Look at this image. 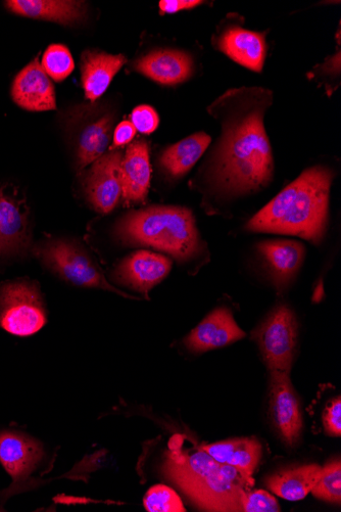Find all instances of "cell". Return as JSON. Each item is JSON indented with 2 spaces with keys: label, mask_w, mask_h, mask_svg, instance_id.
<instances>
[{
  "label": "cell",
  "mask_w": 341,
  "mask_h": 512,
  "mask_svg": "<svg viewBox=\"0 0 341 512\" xmlns=\"http://www.w3.org/2000/svg\"><path fill=\"white\" fill-rule=\"evenodd\" d=\"M332 173L305 171L248 223V230L297 236L319 243L326 229Z\"/></svg>",
  "instance_id": "1"
},
{
  "label": "cell",
  "mask_w": 341,
  "mask_h": 512,
  "mask_svg": "<svg viewBox=\"0 0 341 512\" xmlns=\"http://www.w3.org/2000/svg\"><path fill=\"white\" fill-rule=\"evenodd\" d=\"M167 476L200 508L243 511V499L255 485L253 476L215 460L202 447L192 453H172Z\"/></svg>",
  "instance_id": "2"
},
{
  "label": "cell",
  "mask_w": 341,
  "mask_h": 512,
  "mask_svg": "<svg viewBox=\"0 0 341 512\" xmlns=\"http://www.w3.org/2000/svg\"><path fill=\"white\" fill-rule=\"evenodd\" d=\"M263 119L262 109H255L226 126L216 170L229 192L258 191L271 180L273 158Z\"/></svg>",
  "instance_id": "3"
},
{
  "label": "cell",
  "mask_w": 341,
  "mask_h": 512,
  "mask_svg": "<svg viewBox=\"0 0 341 512\" xmlns=\"http://www.w3.org/2000/svg\"><path fill=\"white\" fill-rule=\"evenodd\" d=\"M117 235L125 243L149 246L179 260L199 252L196 221L191 212L179 207H152L125 216L117 226Z\"/></svg>",
  "instance_id": "4"
},
{
  "label": "cell",
  "mask_w": 341,
  "mask_h": 512,
  "mask_svg": "<svg viewBox=\"0 0 341 512\" xmlns=\"http://www.w3.org/2000/svg\"><path fill=\"white\" fill-rule=\"evenodd\" d=\"M46 323L42 299L31 283L6 284L0 289V327L8 333L28 337Z\"/></svg>",
  "instance_id": "5"
},
{
  "label": "cell",
  "mask_w": 341,
  "mask_h": 512,
  "mask_svg": "<svg viewBox=\"0 0 341 512\" xmlns=\"http://www.w3.org/2000/svg\"><path fill=\"white\" fill-rule=\"evenodd\" d=\"M297 321L289 308L278 307L253 334L270 370L289 372L297 345Z\"/></svg>",
  "instance_id": "6"
},
{
  "label": "cell",
  "mask_w": 341,
  "mask_h": 512,
  "mask_svg": "<svg viewBox=\"0 0 341 512\" xmlns=\"http://www.w3.org/2000/svg\"><path fill=\"white\" fill-rule=\"evenodd\" d=\"M38 255L46 265L76 286L100 288L129 297L109 285L100 268L87 253L72 243H48L38 249Z\"/></svg>",
  "instance_id": "7"
},
{
  "label": "cell",
  "mask_w": 341,
  "mask_h": 512,
  "mask_svg": "<svg viewBox=\"0 0 341 512\" xmlns=\"http://www.w3.org/2000/svg\"><path fill=\"white\" fill-rule=\"evenodd\" d=\"M270 410L283 441L289 446H295L301 437L303 415L289 380V372L271 370Z\"/></svg>",
  "instance_id": "8"
},
{
  "label": "cell",
  "mask_w": 341,
  "mask_h": 512,
  "mask_svg": "<svg viewBox=\"0 0 341 512\" xmlns=\"http://www.w3.org/2000/svg\"><path fill=\"white\" fill-rule=\"evenodd\" d=\"M30 243L29 210L12 186L0 189V258L24 253Z\"/></svg>",
  "instance_id": "9"
},
{
  "label": "cell",
  "mask_w": 341,
  "mask_h": 512,
  "mask_svg": "<svg viewBox=\"0 0 341 512\" xmlns=\"http://www.w3.org/2000/svg\"><path fill=\"white\" fill-rule=\"evenodd\" d=\"M122 153L113 151L96 160L85 180L91 206L100 213L114 210L122 196Z\"/></svg>",
  "instance_id": "10"
},
{
  "label": "cell",
  "mask_w": 341,
  "mask_h": 512,
  "mask_svg": "<svg viewBox=\"0 0 341 512\" xmlns=\"http://www.w3.org/2000/svg\"><path fill=\"white\" fill-rule=\"evenodd\" d=\"M12 98L19 107L27 111L56 110L55 87L38 59L16 76L12 86Z\"/></svg>",
  "instance_id": "11"
},
{
  "label": "cell",
  "mask_w": 341,
  "mask_h": 512,
  "mask_svg": "<svg viewBox=\"0 0 341 512\" xmlns=\"http://www.w3.org/2000/svg\"><path fill=\"white\" fill-rule=\"evenodd\" d=\"M171 261L159 254L138 251L118 266L116 281L141 293L150 292L171 270Z\"/></svg>",
  "instance_id": "12"
},
{
  "label": "cell",
  "mask_w": 341,
  "mask_h": 512,
  "mask_svg": "<svg viewBox=\"0 0 341 512\" xmlns=\"http://www.w3.org/2000/svg\"><path fill=\"white\" fill-rule=\"evenodd\" d=\"M245 337L246 334L238 327L231 312L227 308H218L190 333L184 343L189 351L203 353Z\"/></svg>",
  "instance_id": "13"
},
{
  "label": "cell",
  "mask_w": 341,
  "mask_h": 512,
  "mask_svg": "<svg viewBox=\"0 0 341 512\" xmlns=\"http://www.w3.org/2000/svg\"><path fill=\"white\" fill-rule=\"evenodd\" d=\"M42 456V447L34 439L16 432L0 433V462L14 480L29 476Z\"/></svg>",
  "instance_id": "14"
},
{
  "label": "cell",
  "mask_w": 341,
  "mask_h": 512,
  "mask_svg": "<svg viewBox=\"0 0 341 512\" xmlns=\"http://www.w3.org/2000/svg\"><path fill=\"white\" fill-rule=\"evenodd\" d=\"M151 163L149 146L144 141L131 144L122 161V196L126 203L143 202L149 193Z\"/></svg>",
  "instance_id": "15"
},
{
  "label": "cell",
  "mask_w": 341,
  "mask_h": 512,
  "mask_svg": "<svg viewBox=\"0 0 341 512\" xmlns=\"http://www.w3.org/2000/svg\"><path fill=\"white\" fill-rule=\"evenodd\" d=\"M219 49L231 60L255 72H261L266 57L265 37L241 28L228 29L219 40Z\"/></svg>",
  "instance_id": "16"
},
{
  "label": "cell",
  "mask_w": 341,
  "mask_h": 512,
  "mask_svg": "<svg viewBox=\"0 0 341 512\" xmlns=\"http://www.w3.org/2000/svg\"><path fill=\"white\" fill-rule=\"evenodd\" d=\"M5 4L16 15L64 25L80 22L86 15L84 3L69 0H9Z\"/></svg>",
  "instance_id": "17"
},
{
  "label": "cell",
  "mask_w": 341,
  "mask_h": 512,
  "mask_svg": "<svg viewBox=\"0 0 341 512\" xmlns=\"http://www.w3.org/2000/svg\"><path fill=\"white\" fill-rule=\"evenodd\" d=\"M135 69L160 84L175 85L189 78L192 60L182 52L157 51L137 61Z\"/></svg>",
  "instance_id": "18"
},
{
  "label": "cell",
  "mask_w": 341,
  "mask_h": 512,
  "mask_svg": "<svg viewBox=\"0 0 341 512\" xmlns=\"http://www.w3.org/2000/svg\"><path fill=\"white\" fill-rule=\"evenodd\" d=\"M126 62L121 55L85 52L82 55L81 73L86 98L92 102L101 98Z\"/></svg>",
  "instance_id": "19"
},
{
  "label": "cell",
  "mask_w": 341,
  "mask_h": 512,
  "mask_svg": "<svg viewBox=\"0 0 341 512\" xmlns=\"http://www.w3.org/2000/svg\"><path fill=\"white\" fill-rule=\"evenodd\" d=\"M215 460L232 465L250 476L256 472L263 454L255 438H241L202 446Z\"/></svg>",
  "instance_id": "20"
},
{
  "label": "cell",
  "mask_w": 341,
  "mask_h": 512,
  "mask_svg": "<svg viewBox=\"0 0 341 512\" xmlns=\"http://www.w3.org/2000/svg\"><path fill=\"white\" fill-rule=\"evenodd\" d=\"M268 261L279 291L294 277L304 260V246L292 241H270L259 246Z\"/></svg>",
  "instance_id": "21"
},
{
  "label": "cell",
  "mask_w": 341,
  "mask_h": 512,
  "mask_svg": "<svg viewBox=\"0 0 341 512\" xmlns=\"http://www.w3.org/2000/svg\"><path fill=\"white\" fill-rule=\"evenodd\" d=\"M321 472L318 464L303 465L271 476L267 480V487L287 501H299L312 491Z\"/></svg>",
  "instance_id": "22"
},
{
  "label": "cell",
  "mask_w": 341,
  "mask_h": 512,
  "mask_svg": "<svg viewBox=\"0 0 341 512\" xmlns=\"http://www.w3.org/2000/svg\"><path fill=\"white\" fill-rule=\"evenodd\" d=\"M210 144L211 137L208 134H193L167 149L161 163L172 176H183L196 165Z\"/></svg>",
  "instance_id": "23"
},
{
  "label": "cell",
  "mask_w": 341,
  "mask_h": 512,
  "mask_svg": "<svg viewBox=\"0 0 341 512\" xmlns=\"http://www.w3.org/2000/svg\"><path fill=\"white\" fill-rule=\"evenodd\" d=\"M113 117L108 115L89 125L82 133L78 148V166L84 168L106 152L112 135Z\"/></svg>",
  "instance_id": "24"
},
{
  "label": "cell",
  "mask_w": 341,
  "mask_h": 512,
  "mask_svg": "<svg viewBox=\"0 0 341 512\" xmlns=\"http://www.w3.org/2000/svg\"><path fill=\"white\" fill-rule=\"evenodd\" d=\"M311 492L321 500L340 504L341 462L339 459L326 464L322 468L320 478Z\"/></svg>",
  "instance_id": "25"
},
{
  "label": "cell",
  "mask_w": 341,
  "mask_h": 512,
  "mask_svg": "<svg viewBox=\"0 0 341 512\" xmlns=\"http://www.w3.org/2000/svg\"><path fill=\"white\" fill-rule=\"evenodd\" d=\"M41 66L48 76L63 81L73 72L75 64L66 46L54 44L44 53Z\"/></svg>",
  "instance_id": "26"
},
{
  "label": "cell",
  "mask_w": 341,
  "mask_h": 512,
  "mask_svg": "<svg viewBox=\"0 0 341 512\" xmlns=\"http://www.w3.org/2000/svg\"><path fill=\"white\" fill-rule=\"evenodd\" d=\"M144 506L150 512H184L180 497L167 486L158 485L150 489L144 498Z\"/></svg>",
  "instance_id": "27"
},
{
  "label": "cell",
  "mask_w": 341,
  "mask_h": 512,
  "mask_svg": "<svg viewBox=\"0 0 341 512\" xmlns=\"http://www.w3.org/2000/svg\"><path fill=\"white\" fill-rule=\"evenodd\" d=\"M243 511L246 512H279L277 500L267 491L256 490L246 493L243 499Z\"/></svg>",
  "instance_id": "28"
},
{
  "label": "cell",
  "mask_w": 341,
  "mask_h": 512,
  "mask_svg": "<svg viewBox=\"0 0 341 512\" xmlns=\"http://www.w3.org/2000/svg\"><path fill=\"white\" fill-rule=\"evenodd\" d=\"M159 116L150 106H139L131 115V123L135 129L144 134L153 133L159 126Z\"/></svg>",
  "instance_id": "29"
},
{
  "label": "cell",
  "mask_w": 341,
  "mask_h": 512,
  "mask_svg": "<svg viewBox=\"0 0 341 512\" xmlns=\"http://www.w3.org/2000/svg\"><path fill=\"white\" fill-rule=\"evenodd\" d=\"M325 431L330 436L340 437L341 435V400L338 397L326 409L323 416Z\"/></svg>",
  "instance_id": "30"
},
{
  "label": "cell",
  "mask_w": 341,
  "mask_h": 512,
  "mask_svg": "<svg viewBox=\"0 0 341 512\" xmlns=\"http://www.w3.org/2000/svg\"><path fill=\"white\" fill-rule=\"evenodd\" d=\"M202 4L203 2H197V0H164L160 3V9L163 14H174L196 8Z\"/></svg>",
  "instance_id": "31"
},
{
  "label": "cell",
  "mask_w": 341,
  "mask_h": 512,
  "mask_svg": "<svg viewBox=\"0 0 341 512\" xmlns=\"http://www.w3.org/2000/svg\"><path fill=\"white\" fill-rule=\"evenodd\" d=\"M136 129L130 121L121 122L114 133L115 147H122L129 144L136 134Z\"/></svg>",
  "instance_id": "32"
}]
</instances>
